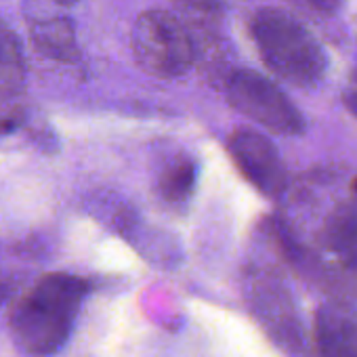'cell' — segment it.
<instances>
[{
    "instance_id": "obj_16",
    "label": "cell",
    "mask_w": 357,
    "mask_h": 357,
    "mask_svg": "<svg viewBox=\"0 0 357 357\" xmlns=\"http://www.w3.org/2000/svg\"><path fill=\"white\" fill-rule=\"evenodd\" d=\"M219 3H221V0H219Z\"/></svg>"
},
{
    "instance_id": "obj_1",
    "label": "cell",
    "mask_w": 357,
    "mask_h": 357,
    "mask_svg": "<svg viewBox=\"0 0 357 357\" xmlns=\"http://www.w3.org/2000/svg\"><path fill=\"white\" fill-rule=\"evenodd\" d=\"M91 282L57 271L43 275L13 307L9 328L20 351L32 357H51L70 340Z\"/></svg>"
},
{
    "instance_id": "obj_15",
    "label": "cell",
    "mask_w": 357,
    "mask_h": 357,
    "mask_svg": "<svg viewBox=\"0 0 357 357\" xmlns=\"http://www.w3.org/2000/svg\"><path fill=\"white\" fill-rule=\"evenodd\" d=\"M30 3H45V0H30ZM47 3H51L59 9H70L78 3V0H47Z\"/></svg>"
},
{
    "instance_id": "obj_6",
    "label": "cell",
    "mask_w": 357,
    "mask_h": 357,
    "mask_svg": "<svg viewBox=\"0 0 357 357\" xmlns=\"http://www.w3.org/2000/svg\"><path fill=\"white\" fill-rule=\"evenodd\" d=\"M248 303L255 317L267 330V334L284 349L298 351L303 344V332L294 301L290 290L284 286L282 278L275 271L252 269L246 282Z\"/></svg>"
},
{
    "instance_id": "obj_13",
    "label": "cell",
    "mask_w": 357,
    "mask_h": 357,
    "mask_svg": "<svg viewBox=\"0 0 357 357\" xmlns=\"http://www.w3.org/2000/svg\"><path fill=\"white\" fill-rule=\"evenodd\" d=\"M22 124H24V112L22 109H13L9 114H0V137L15 132Z\"/></svg>"
},
{
    "instance_id": "obj_4",
    "label": "cell",
    "mask_w": 357,
    "mask_h": 357,
    "mask_svg": "<svg viewBox=\"0 0 357 357\" xmlns=\"http://www.w3.org/2000/svg\"><path fill=\"white\" fill-rule=\"evenodd\" d=\"M225 95L234 109L255 120L269 132L298 137L307 128L303 114L286 97V93L269 78L252 70L234 72L225 82Z\"/></svg>"
},
{
    "instance_id": "obj_9",
    "label": "cell",
    "mask_w": 357,
    "mask_h": 357,
    "mask_svg": "<svg viewBox=\"0 0 357 357\" xmlns=\"http://www.w3.org/2000/svg\"><path fill=\"white\" fill-rule=\"evenodd\" d=\"M30 38L34 43V49L49 59L76 63L80 57L74 24L68 17L43 15L30 20Z\"/></svg>"
},
{
    "instance_id": "obj_7",
    "label": "cell",
    "mask_w": 357,
    "mask_h": 357,
    "mask_svg": "<svg viewBox=\"0 0 357 357\" xmlns=\"http://www.w3.org/2000/svg\"><path fill=\"white\" fill-rule=\"evenodd\" d=\"M227 151L246 181L265 198H280L288 188V170L269 137L255 128H238L227 141Z\"/></svg>"
},
{
    "instance_id": "obj_2",
    "label": "cell",
    "mask_w": 357,
    "mask_h": 357,
    "mask_svg": "<svg viewBox=\"0 0 357 357\" xmlns=\"http://www.w3.org/2000/svg\"><path fill=\"white\" fill-rule=\"evenodd\" d=\"M250 34L263 63L284 82L309 89L324 78L328 59L321 45L290 13L269 7L257 11Z\"/></svg>"
},
{
    "instance_id": "obj_3",
    "label": "cell",
    "mask_w": 357,
    "mask_h": 357,
    "mask_svg": "<svg viewBox=\"0 0 357 357\" xmlns=\"http://www.w3.org/2000/svg\"><path fill=\"white\" fill-rule=\"evenodd\" d=\"M130 45L141 70L155 78H178L198 61L194 38L181 20L158 9L135 22Z\"/></svg>"
},
{
    "instance_id": "obj_11",
    "label": "cell",
    "mask_w": 357,
    "mask_h": 357,
    "mask_svg": "<svg viewBox=\"0 0 357 357\" xmlns=\"http://www.w3.org/2000/svg\"><path fill=\"white\" fill-rule=\"evenodd\" d=\"M26 84V55L20 36L0 22V99L17 95Z\"/></svg>"
},
{
    "instance_id": "obj_14",
    "label": "cell",
    "mask_w": 357,
    "mask_h": 357,
    "mask_svg": "<svg viewBox=\"0 0 357 357\" xmlns=\"http://www.w3.org/2000/svg\"><path fill=\"white\" fill-rule=\"evenodd\" d=\"M342 99H344V105L349 107V112H351L353 116H357V72L351 76V80H349V84H347V89H344Z\"/></svg>"
},
{
    "instance_id": "obj_5",
    "label": "cell",
    "mask_w": 357,
    "mask_h": 357,
    "mask_svg": "<svg viewBox=\"0 0 357 357\" xmlns=\"http://www.w3.org/2000/svg\"><path fill=\"white\" fill-rule=\"evenodd\" d=\"M305 275L357 290V204H340L326 217L319 248L309 252Z\"/></svg>"
},
{
    "instance_id": "obj_12",
    "label": "cell",
    "mask_w": 357,
    "mask_h": 357,
    "mask_svg": "<svg viewBox=\"0 0 357 357\" xmlns=\"http://www.w3.org/2000/svg\"><path fill=\"white\" fill-rule=\"evenodd\" d=\"M288 3L311 17H330L338 9V0H288Z\"/></svg>"
},
{
    "instance_id": "obj_8",
    "label": "cell",
    "mask_w": 357,
    "mask_h": 357,
    "mask_svg": "<svg viewBox=\"0 0 357 357\" xmlns=\"http://www.w3.org/2000/svg\"><path fill=\"white\" fill-rule=\"evenodd\" d=\"M313 338L319 357H357V311L330 301L315 311Z\"/></svg>"
},
{
    "instance_id": "obj_10",
    "label": "cell",
    "mask_w": 357,
    "mask_h": 357,
    "mask_svg": "<svg viewBox=\"0 0 357 357\" xmlns=\"http://www.w3.org/2000/svg\"><path fill=\"white\" fill-rule=\"evenodd\" d=\"M198 183V164L190 155H176L158 176V194L170 206L190 202Z\"/></svg>"
}]
</instances>
